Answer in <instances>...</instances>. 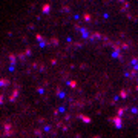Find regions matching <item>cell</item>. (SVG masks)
<instances>
[{
  "label": "cell",
  "mask_w": 138,
  "mask_h": 138,
  "mask_svg": "<svg viewBox=\"0 0 138 138\" xmlns=\"http://www.w3.org/2000/svg\"><path fill=\"white\" fill-rule=\"evenodd\" d=\"M2 101H3V97H2V95H0V103H2Z\"/></svg>",
  "instance_id": "cell-1"
}]
</instances>
